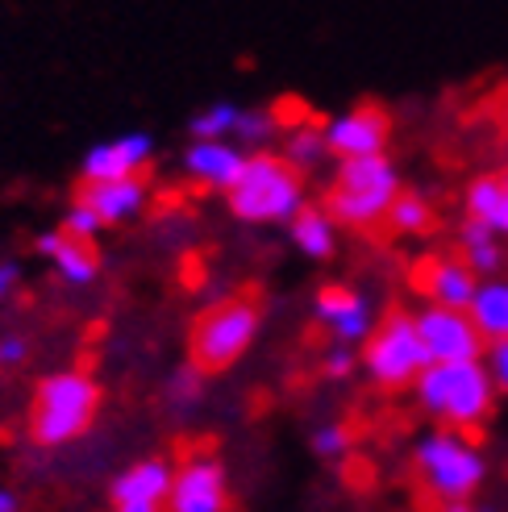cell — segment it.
<instances>
[{"instance_id":"6da1fadb","label":"cell","mask_w":508,"mask_h":512,"mask_svg":"<svg viewBox=\"0 0 508 512\" xmlns=\"http://www.w3.org/2000/svg\"><path fill=\"white\" fill-rule=\"evenodd\" d=\"M413 396L425 417H434L446 429L471 433L496 413L500 388L484 358H471V363H429L413 383Z\"/></svg>"},{"instance_id":"7a4b0ae2","label":"cell","mask_w":508,"mask_h":512,"mask_svg":"<svg viewBox=\"0 0 508 512\" xmlns=\"http://www.w3.org/2000/svg\"><path fill=\"white\" fill-rule=\"evenodd\" d=\"M404 192L400 171L388 155H367V159H338L334 175L325 184L321 204L329 209L342 229H359V234H371V229L388 225V213L396 196Z\"/></svg>"},{"instance_id":"3957f363","label":"cell","mask_w":508,"mask_h":512,"mask_svg":"<svg viewBox=\"0 0 508 512\" xmlns=\"http://www.w3.org/2000/svg\"><path fill=\"white\" fill-rule=\"evenodd\" d=\"M100 392L96 375L80 371V367H67V371H55L38 379V388L30 396V442L42 446V450H59L96 425V413H100Z\"/></svg>"},{"instance_id":"277c9868","label":"cell","mask_w":508,"mask_h":512,"mask_svg":"<svg viewBox=\"0 0 508 512\" xmlns=\"http://www.w3.org/2000/svg\"><path fill=\"white\" fill-rule=\"evenodd\" d=\"M413 475L417 488L425 492V500L442 504H459V500H475L479 488L488 483V458L471 442V433L463 429H429L425 438H417L413 446Z\"/></svg>"},{"instance_id":"5b68a950","label":"cell","mask_w":508,"mask_h":512,"mask_svg":"<svg viewBox=\"0 0 508 512\" xmlns=\"http://www.w3.org/2000/svg\"><path fill=\"white\" fill-rule=\"evenodd\" d=\"M225 204L242 225H288L304 204V171L275 150H250L242 175L225 192Z\"/></svg>"},{"instance_id":"8992f818","label":"cell","mask_w":508,"mask_h":512,"mask_svg":"<svg viewBox=\"0 0 508 512\" xmlns=\"http://www.w3.org/2000/svg\"><path fill=\"white\" fill-rule=\"evenodd\" d=\"M263 329V304L254 296H225L200 309L188 329V363L205 375H221L242 363Z\"/></svg>"},{"instance_id":"52a82bcc","label":"cell","mask_w":508,"mask_h":512,"mask_svg":"<svg viewBox=\"0 0 508 512\" xmlns=\"http://www.w3.org/2000/svg\"><path fill=\"white\" fill-rule=\"evenodd\" d=\"M359 363L375 388H384V392L413 388L417 375L429 367V350L417 334V317L404 313V309H392L363 342Z\"/></svg>"},{"instance_id":"ba28073f","label":"cell","mask_w":508,"mask_h":512,"mask_svg":"<svg viewBox=\"0 0 508 512\" xmlns=\"http://www.w3.org/2000/svg\"><path fill=\"white\" fill-rule=\"evenodd\" d=\"M230 504V471L217 454L196 450L175 467L167 512H230Z\"/></svg>"},{"instance_id":"9c48e42d","label":"cell","mask_w":508,"mask_h":512,"mask_svg":"<svg viewBox=\"0 0 508 512\" xmlns=\"http://www.w3.org/2000/svg\"><path fill=\"white\" fill-rule=\"evenodd\" d=\"M417 334L429 350V363H471V358L488 354V342L475 329L467 309L425 304V309L417 313Z\"/></svg>"},{"instance_id":"30bf717a","label":"cell","mask_w":508,"mask_h":512,"mask_svg":"<svg viewBox=\"0 0 508 512\" xmlns=\"http://www.w3.org/2000/svg\"><path fill=\"white\" fill-rule=\"evenodd\" d=\"M388 138H392V117L379 105H354L325 121V142L334 159L388 155Z\"/></svg>"},{"instance_id":"8fae6325","label":"cell","mask_w":508,"mask_h":512,"mask_svg":"<svg viewBox=\"0 0 508 512\" xmlns=\"http://www.w3.org/2000/svg\"><path fill=\"white\" fill-rule=\"evenodd\" d=\"M175 467L163 454L138 458L109 483V512H167Z\"/></svg>"},{"instance_id":"7c38bea8","label":"cell","mask_w":508,"mask_h":512,"mask_svg":"<svg viewBox=\"0 0 508 512\" xmlns=\"http://www.w3.org/2000/svg\"><path fill=\"white\" fill-rule=\"evenodd\" d=\"M313 317L338 346H363L371 338V329L379 325L371 300L346 284H325L313 296Z\"/></svg>"},{"instance_id":"4fadbf2b","label":"cell","mask_w":508,"mask_h":512,"mask_svg":"<svg viewBox=\"0 0 508 512\" xmlns=\"http://www.w3.org/2000/svg\"><path fill=\"white\" fill-rule=\"evenodd\" d=\"M155 159V138L130 130L121 138L96 142L84 150L80 159V184H96V179H125V175H142Z\"/></svg>"},{"instance_id":"5bb4252c","label":"cell","mask_w":508,"mask_h":512,"mask_svg":"<svg viewBox=\"0 0 508 512\" xmlns=\"http://www.w3.org/2000/svg\"><path fill=\"white\" fill-rule=\"evenodd\" d=\"M413 279L429 304H446V309H471L479 288V275L471 271L463 254H429V259L417 263Z\"/></svg>"},{"instance_id":"9a60e30c","label":"cell","mask_w":508,"mask_h":512,"mask_svg":"<svg viewBox=\"0 0 508 512\" xmlns=\"http://www.w3.org/2000/svg\"><path fill=\"white\" fill-rule=\"evenodd\" d=\"M246 167V150L230 138H192L184 150V171L213 192H230Z\"/></svg>"},{"instance_id":"2e32d148","label":"cell","mask_w":508,"mask_h":512,"mask_svg":"<svg viewBox=\"0 0 508 512\" xmlns=\"http://www.w3.org/2000/svg\"><path fill=\"white\" fill-rule=\"evenodd\" d=\"M75 200H84L88 209L100 213L105 225H125L146 213L150 188L142 175H125V179H96V184H80Z\"/></svg>"},{"instance_id":"e0dca14e","label":"cell","mask_w":508,"mask_h":512,"mask_svg":"<svg viewBox=\"0 0 508 512\" xmlns=\"http://www.w3.org/2000/svg\"><path fill=\"white\" fill-rule=\"evenodd\" d=\"M38 254L55 267V275L71 288H92L100 275V254L92 242L71 238L67 229H50V234H38Z\"/></svg>"},{"instance_id":"ac0fdd59","label":"cell","mask_w":508,"mask_h":512,"mask_svg":"<svg viewBox=\"0 0 508 512\" xmlns=\"http://www.w3.org/2000/svg\"><path fill=\"white\" fill-rule=\"evenodd\" d=\"M463 209L479 225H488L496 238H508V167L475 175L463 192Z\"/></svg>"},{"instance_id":"d6986e66","label":"cell","mask_w":508,"mask_h":512,"mask_svg":"<svg viewBox=\"0 0 508 512\" xmlns=\"http://www.w3.org/2000/svg\"><path fill=\"white\" fill-rule=\"evenodd\" d=\"M338 229L342 225L329 217L325 204H304V209L288 221V238L296 242V250L304 254V259L325 263V259L338 254Z\"/></svg>"},{"instance_id":"ffe728a7","label":"cell","mask_w":508,"mask_h":512,"mask_svg":"<svg viewBox=\"0 0 508 512\" xmlns=\"http://www.w3.org/2000/svg\"><path fill=\"white\" fill-rule=\"evenodd\" d=\"M471 321L484 334V342H508V279H479L475 300H471Z\"/></svg>"},{"instance_id":"44dd1931","label":"cell","mask_w":508,"mask_h":512,"mask_svg":"<svg viewBox=\"0 0 508 512\" xmlns=\"http://www.w3.org/2000/svg\"><path fill=\"white\" fill-rule=\"evenodd\" d=\"M459 250H463V259L471 263L475 275H496L504 267L500 238L492 234L488 225H479L475 217H463V225H459Z\"/></svg>"},{"instance_id":"7402d4cb","label":"cell","mask_w":508,"mask_h":512,"mask_svg":"<svg viewBox=\"0 0 508 512\" xmlns=\"http://www.w3.org/2000/svg\"><path fill=\"white\" fill-rule=\"evenodd\" d=\"M288 163H296L304 175L317 171L325 159H334L329 155V142H325V121H296L288 138H284V150H279Z\"/></svg>"},{"instance_id":"603a6c76","label":"cell","mask_w":508,"mask_h":512,"mask_svg":"<svg viewBox=\"0 0 508 512\" xmlns=\"http://www.w3.org/2000/svg\"><path fill=\"white\" fill-rule=\"evenodd\" d=\"M388 225L396 229V234H429V229L438 225V213L421 192L404 188L396 196V204H392V213H388Z\"/></svg>"},{"instance_id":"cb8c5ba5","label":"cell","mask_w":508,"mask_h":512,"mask_svg":"<svg viewBox=\"0 0 508 512\" xmlns=\"http://www.w3.org/2000/svg\"><path fill=\"white\" fill-rule=\"evenodd\" d=\"M238 113H242V105H234V100H217V105L200 109V113L188 121V134H192V138H234Z\"/></svg>"},{"instance_id":"d4e9b609","label":"cell","mask_w":508,"mask_h":512,"mask_svg":"<svg viewBox=\"0 0 508 512\" xmlns=\"http://www.w3.org/2000/svg\"><path fill=\"white\" fill-rule=\"evenodd\" d=\"M205 371L200 367H192V363H184L180 371H171V379H167V404L175 408V413H192V408L205 400Z\"/></svg>"},{"instance_id":"484cf974","label":"cell","mask_w":508,"mask_h":512,"mask_svg":"<svg viewBox=\"0 0 508 512\" xmlns=\"http://www.w3.org/2000/svg\"><path fill=\"white\" fill-rule=\"evenodd\" d=\"M279 130V117L271 109H242L238 113V125H234V138L238 146H254V150H263V142Z\"/></svg>"},{"instance_id":"4316f807","label":"cell","mask_w":508,"mask_h":512,"mask_svg":"<svg viewBox=\"0 0 508 512\" xmlns=\"http://www.w3.org/2000/svg\"><path fill=\"white\" fill-rule=\"evenodd\" d=\"M309 446H313V454L321 458V463H338V458H346V454H350L354 438H350V429H346V425L329 421V425H317V429H313Z\"/></svg>"},{"instance_id":"83f0119b","label":"cell","mask_w":508,"mask_h":512,"mask_svg":"<svg viewBox=\"0 0 508 512\" xmlns=\"http://www.w3.org/2000/svg\"><path fill=\"white\" fill-rule=\"evenodd\" d=\"M59 229H67V234L71 238H84V242H96L100 238V229H109L105 221H100V213L96 209H88V204L84 200H75L71 204V209L63 213V225Z\"/></svg>"},{"instance_id":"f1b7e54d","label":"cell","mask_w":508,"mask_h":512,"mask_svg":"<svg viewBox=\"0 0 508 512\" xmlns=\"http://www.w3.org/2000/svg\"><path fill=\"white\" fill-rule=\"evenodd\" d=\"M354 367H359V350H354V346H338L334 342L325 350V358H321V375L325 379H350Z\"/></svg>"},{"instance_id":"f546056e","label":"cell","mask_w":508,"mask_h":512,"mask_svg":"<svg viewBox=\"0 0 508 512\" xmlns=\"http://www.w3.org/2000/svg\"><path fill=\"white\" fill-rule=\"evenodd\" d=\"M30 358V338L25 334H0V371H17Z\"/></svg>"},{"instance_id":"4dcf8cb0","label":"cell","mask_w":508,"mask_h":512,"mask_svg":"<svg viewBox=\"0 0 508 512\" xmlns=\"http://www.w3.org/2000/svg\"><path fill=\"white\" fill-rule=\"evenodd\" d=\"M484 363H488V371L496 379V388L508 392V342H492L488 354H484Z\"/></svg>"},{"instance_id":"1f68e13d","label":"cell","mask_w":508,"mask_h":512,"mask_svg":"<svg viewBox=\"0 0 508 512\" xmlns=\"http://www.w3.org/2000/svg\"><path fill=\"white\" fill-rule=\"evenodd\" d=\"M21 292V263H0V304L5 300H13Z\"/></svg>"},{"instance_id":"d6a6232c","label":"cell","mask_w":508,"mask_h":512,"mask_svg":"<svg viewBox=\"0 0 508 512\" xmlns=\"http://www.w3.org/2000/svg\"><path fill=\"white\" fill-rule=\"evenodd\" d=\"M438 512H496V508H484V504H475V500H459V504H442Z\"/></svg>"},{"instance_id":"836d02e7","label":"cell","mask_w":508,"mask_h":512,"mask_svg":"<svg viewBox=\"0 0 508 512\" xmlns=\"http://www.w3.org/2000/svg\"><path fill=\"white\" fill-rule=\"evenodd\" d=\"M0 512H17V496L9 488H0Z\"/></svg>"},{"instance_id":"e575fe53","label":"cell","mask_w":508,"mask_h":512,"mask_svg":"<svg viewBox=\"0 0 508 512\" xmlns=\"http://www.w3.org/2000/svg\"><path fill=\"white\" fill-rule=\"evenodd\" d=\"M504 142H508V113H504Z\"/></svg>"}]
</instances>
